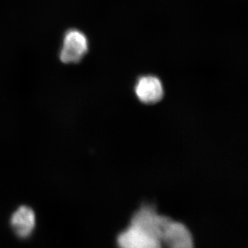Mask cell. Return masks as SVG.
Returning <instances> with one entry per match:
<instances>
[{
	"label": "cell",
	"instance_id": "7a4b0ae2",
	"mask_svg": "<svg viewBox=\"0 0 248 248\" xmlns=\"http://www.w3.org/2000/svg\"><path fill=\"white\" fill-rule=\"evenodd\" d=\"M89 51V41L81 31L73 29L66 32L60 52V60L65 63H76Z\"/></svg>",
	"mask_w": 248,
	"mask_h": 248
},
{
	"label": "cell",
	"instance_id": "6da1fadb",
	"mask_svg": "<svg viewBox=\"0 0 248 248\" xmlns=\"http://www.w3.org/2000/svg\"><path fill=\"white\" fill-rule=\"evenodd\" d=\"M171 221L169 217L157 214L155 208L143 206L133 215L130 225L161 243L163 233Z\"/></svg>",
	"mask_w": 248,
	"mask_h": 248
},
{
	"label": "cell",
	"instance_id": "277c9868",
	"mask_svg": "<svg viewBox=\"0 0 248 248\" xmlns=\"http://www.w3.org/2000/svg\"><path fill=\"white\" fill-rule=\"evenodd\" d=\"M161 244L171 248H192L193 238L185 225L172 220L163 233Z\"/></svg>",
	"mask_w": 248,
	"mask_h": 248
},
{
	"label": "cell",
	"instance_id": "5b68a950",
	"mask_svg": "<svg viewBox=\"0 0 248 248\" xmlns=\"http://www.w3.org/2000/svg\"><path fill=\"white\" fill-rule=\"evenodd\" d=\"M117 244L124 248H158L161 244L157 240L153 239L136 227L131 226L117 238Z\"/></svg>",
	"mask_w": 248,
	"mask_h": 248
},
{
	"label": "cell",
	"instance_id": "8992f818",
	"mask_svg": "<svg viewBox=\"0 0 248 248\" xmlns=\"http://www.w3.org/2000/svg\"><path fill=\"white\" fill-rule=\"evenodd\" d=\"M11 226L18 236L28 237L35 226V215L32 209L21 206L11 217Z\"/></svg>",
	"mask_w": 248,
	"mask_h": 248
},
{
	"label": "cell",
	"instance_id": "3957f363",
	"mask_svg": "<svg viewBox=\"0 0 248 248\" xmlns=\"http://www.w3.org/2000/svg\"><path fill=\"white\" fill-rule=\"evenodd\" d=\"M135 92L139 100L148 105L159 102L164 96V86L161 79L152 75L139 78L135 84Z\"/></svg>",
	"mask_w": 248,
	"mask_h": 248
}]
</instances>
